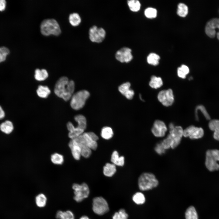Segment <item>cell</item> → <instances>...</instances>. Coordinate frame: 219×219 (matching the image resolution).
<instances>
[{"label":"cell","instance_id":"ab89813d","mask_svg":"<svg viewBox=\"0 0 219 219\" xmlns=\"http://www.w3.org/2000/svg\"><path fill=\"white\" fill-rule=\"evenodd\" d=\"M9 53V50L7 47H0V63L5 60Z\"/></svg>","mask_w":219,"mask_h":219},{"label":"cell","instance_id":"4dcf8cb0","mask_svg":"<svg viewBox=\"0 0 219 219\" xmlns=\"http://www.w3.org/2000/svg\"><path fill=\"white\" fill-rule=\"evenodd\" d=\"M189 70L187 66L182 65L177 69V74L178 76L181 78L184 79L189 72Z\"/></svg>","mask_w":219,"mask_h":219},{"label":"cell","instance_id":"4316f807","mask_svg":"<svg viewBox=\"0 0 219 219\" xmlns=\"http://www.w3.org/2000/svg\"><path fill=\"white\" fill-rule=\"evenodd\" d=\"M36 92L37 94L40 97L46 98L50 93V91L47 86L40 85L38 86Z\"/></svg>","mask_w":219,"mask_h":219},{"label":"cell","instance_id":"8d00e7d4","mask_svg":"<svg viewBox=\"0 0 219 219\" xmlns=\"http://www.w3.org/2000/svg\"><path fill=\"white\" fill-rule=\"evenodd\" d=\"M51 162L54 164L61 165L64 162V157L62 155L57 153L53 154L51 156Z\"/></svg>","mask_w":219,"mask_h":219},{"label":"cell","instance_id":"f546056e","mask_svg":"<svg viewBox=\"0 0 219 219\" xmlns=\"http://www.w3.org/2000/svg\"><path fill=\"white\" fill-rule=\"evenodd\" d=\"M47 198L43 193H40L35 197V202L37 206L39 207H44L47 203Z\"/></svg>","mask_w":219,"mask_h":219},{"label":"cell","instance_id":"603a6c76","mask_svg":"<svg viewBox=\"0 0 219 219\" xmlns=\"http://www.w3.org/2000/svg\"><path fill=\"white\" fill-rule=\"evenodd\" d=\"M14 129L12 123L9 120H6L0 125V130L3 132L9 134L11 133Z\"/></svg>","mask_w":219,"mask_h":219},{"label":"cell","instance_id":"e0dca14e","mask_svg":"<svg viewBox=\"0 0 219 219\" xmlns=\"http://www.w3.org/2000/svg\"><path fill=\"white\" fill-rule=\"evenodd\" d=\"M67 127L69 132L68 133V137L71 139L77 137L82 134L85 130L77 126L75 127L72 123L71 122H68L67 124Z\"/></svg>","mask_w":219,"mask_h":219},{"label":"cell","instance_id":"f6af8a7d","mask_svg":"<svg viewBox=\"0 0 219 219\" xmlns=\"http://www.w3.org/2000/svg\"><path fill=\"white\" fill-rule=\"evenodd\" d=\"M6 2L5 0H0V11L4 10L5 8Z\"/></svg>","mask_w":219,"mask_h":219},{"label":"cell","instance_id":"9a60e30c","mask_svg":"<svg viewBox=\"0 0 219 219\" xmlns=\"http://www.w3.org/2000/svg\"><path fill=\"white\" fill-rule=\"evenodd\" d=\"M130 82H126L120 85L118 87L119 91L128 99H131L134 94V91L130 88Z\"/></svg>","mask_w":219,"mask_h":219},{"label":"cell","instance_id":"83f0119b","mask_svg":"<svg viewBox=\"0 0 219 219\" xmlns=\"http://www.w3.org/2000/svg\"><path fill=\"white\" fill-rule=\"evenodd\" d=\"M113 134L112 129L109 127H103L101 130V135L103 139L109 140L111 138Z\"/></svg>","mask_w":219,"mask_h":219},{"label":"cell","instance_id":"484cf974","mask_svg":"<svg viewBox=\"0 0 219 219\" xmlns=\"http://www.w3.org/2000/svg\"><path fill=\"white\" fill-rule=\"evenodd\" d=\"M186 219H198V216L195 208L193 206L189 207L185 213Z\"/></svg>","mask_w":219,"mask_h":219},{"label":"cell","instance_id":"f35d334b","mask_svg":"<svg viewBox=\"0 0 219 219\" xmlns=\"http://www.w3.org/2000/svg\"><path fill=\"white\" fill-rule=\"evenodd\" d=\"M144 14L148 18L151 19L156 17L157 15L156 10L152 8H148L144 11Z\"/></svg>","mask_w":219,"mask_h":219},{"label":"cell","instance_id":"8fae6325","mask_svg":"<svg viewBox=\"0 0 219 219\" xmlns=\"http://www.w3.org/2000/svg\"><path fill=\"white\" fill-rule=\"evenodd\" d=\"M204 134V130L201 127L191 125L183 130V136L189 137L192 139H198L202 138Z\"/></svg>","mask_w":219,"mask_h":219},{"label":"cell","instance_id":"277c9868","mask_svg":"<svg viewBox=\"0 0 219 219\" xmlns=\"http://www.w3.org/2000/svg\"><path fill=\"white\" fill-rule=\"evenodd\" d=\"M41 33L45 35L53 34L58 35L61 33V30L57 22L54 19H47L43 20L40 25Z\"/></svg>","mask_w":219,"mask_h":219},{"label":"cell","instance_id":"d590c367","mask_svg":"<svg viewBox=\"0 0 219 219\" xmlns=\"http://www.w3.org/2000/svg\"><path fill=\"white\" fill-rule=\"evenodd\" d=\"M132 200L134 203L137 204H142L145 200L144 195L140 192H137L133 195Z\"/></svg>","mask_w":219,"mask_h":219},{"label":"cell","instance_id":"ac0fdd59","mask_svg":"<svg viewBox=\"0 0 219 219\" xmlns=\"http://www.w3.org/2000/svg\"><path fill=\"white\" fill-rule=\"evenodd\" d=\"M208 125L210 129L214 131L213 137L214 139L219 141V120L214 119L211 120Z\"/></svg>","mask_w":219,"mask_h":219},{"label":"cell","instance_id":"bcb514c9","mask_svg":"<svg viewBox=\"0 0 219 219\" xmlns=\"http://www.w3.org/2000/svg\"><path fill=\"white\" fill-rule=\"evenodd\" d=\"M5 116V113L2 107L0 106V120L3 118Z\"/></svg>","mask_w":219,"mask_h":219},{"label":"cell","instance_id":"d6986e66","mask_svg":"<svg viewBox=\"0 0 219 219\" xmlns=\"http://www.w3.org/2000/svg\"><path fill=\"white\" fill-rule=\"evenodd\" d=\"M111 161L116 165L122 166L124 164V158L123 156H119L118 152L114 151L111 155Z\"/></svg>","mask_w":219,"mask_h":219},{"label":"cell","instance_id":"b9f144b4","mask_svg":"<svg viewBox=\"0 0 219 219\" xmlns=\"http://www.w3.org/2000/svg\"><path fill=\"white\" fill-rule=\"evenodd\" d=\"M92 154V150L88 146L82 148L81 149V155L85 158H88Z\"/></svg>","mask_w":219,"mask_h":219},{"label":"cell","instance_id":"5b68a950","mask_svg":"<svg viewBox=\"0 0 219 219\" xmlns=\"http://www.w3.org/2000/svg\"><path fill=\"white\" fill-rule=\"evenodd\" d=\"M90 96L89 92L85 90L78 91L73 94L71 98L70 105L75 110L82 108Z\"/></svg>","mask_w":219,"mask_h":219},{"label":"cell","instance_id":"74e56055","mask_svg":"<svg viewBox=\"0 0 219 219\" xmlns=\"http://www.w3.org/2000/svg\"><path fill=\"white\" fill-rule=\"evenodd\" d=\"M128 217L125 210L121 209L118 212L115 213L113 216V219H127Z\"/></svg>","mask_w":219,"mask_h":219},{"label":"cell","instance_id":"44dd1931","mask_svg":"<svg viewBox=\"0 0 219 219\" xmlns=\"http://www.w3.org/2000/svg\"><path fill=\"white\" fill-rule=\"evenodd\" d=\"M116 171V165L113 163H106L103 167V173L107 177L113 176Z\"/></svg>","mask_w":219,"mask_h":219},{"label":"cell","instance_id":"2e32d148","mask_svg":"<svg viewBox=\"0 0 219 219\" xmlns=\"http://www.w3.org/2000/svg\"><path fill=\"white\" fill-rule=\"evenodd\" d=\"M68 145L74 158L76 160H79L81 156V148L79 144L73 139H71L69 142Z\"/></svg>","mask_w":219,"mask_h":219},{"label":"cell","instance_id":"836d02e7","mask_svg":"<svg viewBox=\"0 0 219 219\" xmlns=\"http://www.w3.org/2000/svg\"><path fill=\"white\" fill-rule=\"evenodd\" d=\"M160 59V57L158 55L154 53H151L147 57V61L149 64L156 66L159 64Z\"/></svg>","mask_w":219,"mask_h":219},{"label":"cell","instance_id":"cb8c5ba5","mask_svg":"<svg viewBox=\"0 0 219 219\" xmlns=\"http://www.w3.org/2000/svg\"><path fill=\"white\" fill-rule=\"evenodd\" d=\"M56 217L57 219H75L73 213L69 210L64 211H58L56 214Z\"/></svg>","mask_w":219,"mask_h":219},{"label":"cell","instance_id":"1f68e13d","mask_svg":"<svg viewBox=\"0 0 219 219\" xmlns=\"http://www.w3.org/2000/svg\"><path fill=\"white\" fill-rule=\"evenodd\" d=\"M69 19L70 23L73 26L78 25L81 23V18L79 14L73 12L70 14Z\"/></svg>","mask_w":219,"mask_h":219},{"label":"cell","instance_id":"6da1fadb","mask_svg":"<svg viewBox=\"0 0 219 219\" xmlns=\"http://www.w3.org/2000/svg\"><path fill=\"white\" fill-rule=\"evenodd\" d=\"M75 87L73 81L69 80L67 77L63 76L57 82L54 92L57 96L67 101L71 99L73 94Z\"/></svg>","mask_w":219,"mask_h":219},{"label":"cell","instance_id":"4fadbf2b","mask_svg":"<svg viewBox=\"0 0 219 219\" xmlns=\"http://www.w3.org/2000/svg\"><path fill=\"white\" fill-rule=\"evenodd\" d=\"M167 130V128L165 123L160 120H155L151 129L153 134L157 137L164 136Z\"/></svg>","mask_w":219,"mask_h":219},{"label":"cell","instance_id":"3957f363","mask_svg":"<svg viewBox=\"0 0 219 219\" xmlns=\"http://www.w3.org/2000/svg\"><path fill=\"white\" fill-rule=\"evenodd\" d=\"M158 182L155 175L150 172L142 174L138 179V186L142 191L148 190L157 187Z\"/></svg>","mask_w":219,"mask_h":219},{"label":"cell","instance_id":"60d3db41","mask_svg":"<svg viewBox=\"0 0 219 219\" xmlns=\"http://www.w3.org/2000/svg\"><path fill=\"white\" fill-rule=\"evenodd\" d=\"M199 110L201 112L207 120H210V117L209 114L207 113L205 107L203 106L199 105L197 106L195 109V113Z\"/></svg>","mask_w":219,"mask_h":219},{"label":"cell","instance_id":"ba28073f","mask_svg":"<svg viewBox=\"0 0 219 219\" xmlns=\"http://www.w3.org/2000/svg\"><path fill=\"white\" fill-rule=\"evenodd\" d=\"M106 32L102 27H98L94 25L90 28L89 30V37L92 42L99 43L105 39Z\"/></svg>","mask_w":219,"mask_h":219},{"label":"cell","instance_id":"ffe728a7","mask_svg":"<svg viewBox=\"0 0 219 219\" xmlns=\"http://www.w3.org/2000/svg\"><path fill=\"white\" fill-rule=\"evenodd\" d=\"M82 136L88 146L92 150H95L97 148V141L91 137L88 132H84Z\"/></svg>","mask_w":219,"mask_h":219},{"label":"cell","instance_id":"e575fe53","mask_svg":"<svg viewBox=\"0 0 219 219\" xmlns=\"http://www.w3.org/2000/svg\"><path fill=\"white\" fill-rule=\"evenodd\" d=\"M188 13V8L187 6L183 3H179L178 6L177 14L181 17H185Z\"/></svg>","mask_w":219,"mask_h":219},{"label":"cell","instance_id":"ee69618b","mask_svg":"<svg viewBox=\"0 0 219 219\" xmlns=\"http://www.w3.org/2000/svg\"><path fill=\"white\" fill-rule=\"evenodd\" d=\"M209 150L213 157L217 162L219 161V150L213 149Z\"/></svg>","mask_w":219,"mask_h":219},{"label":"cell","instance_id":"d6a6232c","mask_svg":"<svg viewBox=\"0 0 219 219\" xmlns=\"http://www.w3.org/2000/svg\"><path fill=\"white\" fill-rule=\"evenodd\" d=\"M127 4L130 10L132 12H137L140 9L141 4L138 0H128Z\"/></svg>","mask_w":219,"mask_h":219},{"label":"cell","instance_id":"7a4b0ae2","mask_svg":"<svg viewBox=\"0 0 219 219\" xmlns=\"http://www.w3.org/2000/svg\"><path fill=\"white\" fill-rule=\"evenodd\" d=\"M183 130L180 126H175L173 129L170 130L169 134L161 142L164 148L166 150L176 147L180 144L183 136Z\"/></svg>","mask_w":219,"mask_h":219},{"label":"cell","instance_id":"c3c4849f","mask_svg":"<svg viewBox=\"0 0 219 219\" xmlns=\"http://www.w3.org/2000/svg\"><path fill=\"white\" fill-rule=\"evenodd\" d=\"M80 219H89L87 216H83L81 217Z\"/></svg>","mask_w":219,"mask_h":219},{"label":"cell","instance_id":"8992f818","mask_svg":"<svg viewBox=\"0 0 219 219\" xmlns=\"http://www.w3.org/2000/svg\"><path fill=\"white\" fill-rule=\"evenodd\" d=\"M74 190V199L77 202H82L88 197L89 193V189L88 185L85 183L81 184L74 183L72 186Z\"/></svg>","mask_w":219,"mask_h":219},{"label":"cell","instance_id":"7dc6e473","mask_svg":"<svg viewBox=\"0 0 219 219\" xmlns=\"http://www.w3.org/2000/svg\"><path fill=\"white\" fill-rule=\"evenodd\" d=\"M175 127V126L174 125V124L173 123H170L169 125V127L170 130L173 129Z\"/></svg>","mask_w":219,"mask_h":219},{"label":"cell","instance_id":"52a82bcc","mask_svg":"<svg viewBox=\"0 0 219 219\" xmlns=\"http://www.w3.org/2000/svg\"><path fill=\"white\" fill-rule=\"evenodd\" d=\"M92 210L97 214L102 215L107 213L109 210L108 203L103 197H95L93 200Z\"/></svg>","mask_w":219,"mask_h":219},{"label":"cell","instance_id":"d4e9b609","mask_svg":"<svg viewBox=\"0 0 219 219\" xmlns=\"http://www.w3.org/2000/svg\"><path fill=\"white\" fill-rule=\"evenodd\" d=\"M35 78L38 81H42L45 80L48 76L47 71L44 69L41 70L36 69L35 70Z\"/></svg>","mask_w":219,"mask_h":219},{"label":"cell","instance_id":"7402d4cb","mask_svg":"<svg viewBox=\"0 0 219 219\" xmlns=\"http://www.w3.org/2000/svg\"><path fill=\"white\" fill-rule=\"evenodd\" d=\"M163 84L162 78L159 77L152 75L151 78L149 85L150 87L153 89H157L161 87Z\"/></svg>","mask_w":219,"mask_h":219},{"label":"cell","instance_id":"5bb4252c","mask_svg":"<svg viewBox=\"0 0 219 219\" xmlns=\"http://www.w3.org/2000/svg\"><path fill=\"white\" fill-rule=\"evenodd\" d=\"M205 165L209 171L212 172L219 169V164L212 156L209 150L206 153Z\"/></svg>","mask_w":219,"mask_h":219},{"label":"cell","instance_id":"7bdbcfd3","mask_svg":"<svg viewBox=\"0 0 219 219\" xmlns=\"http://www.w3.org/2000/svg\"><path fill=\"white\" fill-rule=\"evenodd\" d=\"M155 151L159 155H162L165 152V149L164 148L162 143H158L155 146Z\"/></svg>","mask_w":219,"mask_h":219},{"label":"cell","instance_id":"9c48e42d","mask_svg":"<svg viewBox=\"0 0 219 219\" xmlns=\"http://www.w3.org/2000/svg\"><path fill=\"white\" fill-rule=\"evenodd\" d=\"M157 98L164 106H170L173 104L174 100L173 92L170 89L162 90L158 93Z\"/></svg>","mask_w":219,"mask_h":219},{"label":"cell","instance_id":"30bf717a","mask_svg":"<svg viewBox=\"0 0 219 219\" xmlns=\"http://www.w3.org/2000/svg\"><path fill=\"white\" fill-rule=\"evenodd\" d=\"M206 34L210 38H214L216 35L219 40V18H214L209 20L205 28Z\"/></svg>","mask_w":219,"mask_h":219},{"label":"cell","instance_id":"f1b7e54d","mask_svg":"<svg viewBox=\"0 0 219 219\" xmlns=\"http://www.w3.org/2000/svg\"><path fill=\"white\" fill-rule=\"evenodd\" d=\"M75 121L78 123V126L80 128L85 130L87 126V121L85 117L82 115H76L74 118Z\"/></svg>","mask_w":219,"mask_h":219},{"label":"cell","instance_id":"7c38bea8","mask_svg":"<svg viewBox=\"0 0 219 219\" xmlns=\"http://www.w3.org/2000/svg\"><path fill=\"white\" fill-rule=\"evenodd\" d=\"M115 57L117 60L121 63H128L133 58L132 50L129 47H122L116 51Z\"/></svg>","mask_w":219,"mask_h":219}]
</instances>
